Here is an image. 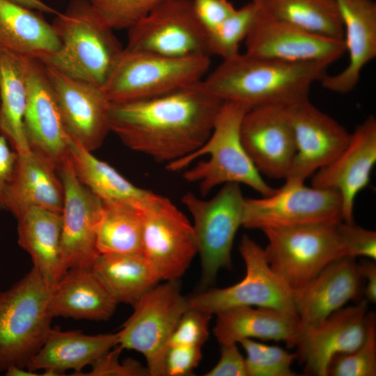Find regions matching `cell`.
<instances>
[{
  "mask_svg": "<svg viewBox=\"0 0 376 376\" xmlns=\"http://www.w3.org/2000/svg\"><path fill=\"white\" fill-rule=\"evenodd\" d=\"M17 220L19 246L29 253L33 267L52 288L67 272L61 256V213L33 207Z\"/></svg>",
  "mask_w": 376,
  "mask_h": 376,
  "instance_id": "obj_28",
  "label": "cell"
},
{
  "mask_svg": "<svg viewBox=\"0 0 376 376\" xmlns=\"http://www.w3.org/2000/svg\"><path fill=\"white\" fill-rule=\"evenodd\" d=\"M141 210L144 257L160 281H178L198 253L192 224L171 200L154 192Z\"/></svg>",
  "mask_w": 376,
  "mask_h": 376,
  "instance_id": "obj_11",
  "label": "cell"
},
{
  "mask_svg": "<svg viewBox=\"0 0 376 376\" xmlns=\"http://www.w3.org/2000/svg\"><path fill=\"white\" fill-rule=\"evenodd\" d=\"M245 198L240 185L226 183L210 199L191 192L182 203L193 218L194 228L202 266L204 283L213 282L222 268H230L231 251L235 235L242 226Z\"/></svg>",
  "mask_w": 376,
  "mask_h": 376,
  "instance_id": "obj_9",
  "label": "cell"
},
{
  "mask_svg": "<svg viewBox=\"0 0 376 376\" xmlns=\"http://www.w3.org/2000/svg\"><path fill=\"white\" fill-rule=\"evenodd\" d=\"M249 109L239 103L223 102L206 141L189 155L167 164L166 169L172 172L186 169L207 155V160L198 162L182 175L187 182L198 184L202 196L219 185L230 182L245 185L263 196L274 194L277 189L263 179L241 140L240 124Z\"/></svg>",
  "mask_w": 376,
  "mask_h": 376,
  "instance_id": "obj_4",
  "label": "cell"
},
{
  "mask_svg": "<svg viewBox=\"0 0 376 376\" xmlns=\"http://www.w3.org/2000/svg\"><path fill=\"white\" fill-rule=\"evenodd\" d=\"M210 56L173 57L124 48L102 87L111 102L148 98L201 81Z\"/></svg>",
  "mask_w": 376,
  "mask_h": 376,
  "instance_id": "obj_7",
  "label": "cell"
},
{
  "mask_svg": "<svg viewBox=\"0 0 376 376\" xmlns=\"http://www.w3.org/2000/svg\"><path fill=\"white\" fill-rule=\"evenodd\" d=\"M267 15L323 37L343 40L336 0H252Z\"/></svg>",
  "mask_w": 376,
  "mask_h": 376,
  "instance_id": "obj_33",
  "label": "cell"
},
{
  "mask_svg": "<svg viewBox=\"0 0 376 376\" xmlns=\"http://www.w3.org/2000/svg\"><path fill=\"white\" fill-rule=\"evenodd\" d=\"M43 14L10 0H0V48L38 59L56 52L60 41Z\"/></svg>",
  "mask_w": 376,
  "mask_h": 376,
  "instance_id": "obj_29",
  "label": "cell"
},
{
  "mask_svg": "<svg viewBox=\"0 0 376 376\" xmlns=\"http://www.w3.org/2000/svg\"><path fill=\"white\" fill-rule=\"evenodd\" d=\"M32 10L45 14L56 15L58 12L42 0H10Z\"/></svg>",
  "mask_w": 376,
  "mask_h": 376,
  "instance_id": "obj_47",
  "label": "cell"
},
{
  "mask_svg": "<svg viewBox=\"0 0 376 376\" xmlns=\"http://www.w3.org/2000/svg\"><path fill=\"white\" fill-rule=\"evenodd\" d=\"M26 99L24 57L0 48V134L17 154L31 150L24 127Z\"/></svg>",
  "mask_w": 376,
  "mask_h": 376,
  "instance_id": "obj_32",
  "label": "cell"
},
{
  "mask_svg": "<svg viewBox=\"0 0 376 376\" xmlns=\"http://www.w3.org/2000/svg\"><path fill=\"white\" fill-rule=\"evenodd\" d=\"M118 333L88 335L80 331H63L51 329L27 368L42 375H61L68 370L80 375L83 368L118 345Z\"/></svg>",
  "mask_w": 376,
  "mask_h": 376,
  "instance_id": "obj_26",
  "label": "cell"
},
{
  "mask_svg": "<svg viewBox=\"0 0 376 376\" xmlns=\"http://www.w3.org/2000/svg\"><path fill=\"white\" fill-rule=\"evenodd\" d=\"M129 50L173 57L210 56L191 0H166L128 29Z\"/></svg>",
  "mask_w": 376,
  "mask_h": 376,
  "instance_id": "obj_13",
  "label": "cell"
},
{
  "mask_svg": "<svg viewBox=\"0 0 376 376\" xmlns=\"http://www.w3.org/2000/svg\"><path fill=\"white\" fill-rule=\"evenodd\" d=\"M337 224L261 230L267 240L264 249L267 260L293 295L306 287L330 263L347 256Z\"/></svg>",
  "mask_w": 376,
  "mask_h": 376,
  "instance_id": "obj_6",
  "label": "cell"
},
{
  "mask_svg": "<svg viewBox=\"0 0 376 376\" xmlns=\"http://www.w3.org/2000/svg\"><path fill=\"white\" fill-rule=\"evenodd\" d=\"M51 24L60 47L39 60L71 77L102 87L124 47L90 0H70Z\"/></svg>",
  "mask_w": 376,
  "mask_h": 376,
  "instance_id": "obj_3",
  "label": "cell"
},
{
  "mask_svg": "<svg viewBox=\"0 0 376 376\" xmlns=\"http://www.w3.org/2000/svg\"><path fill=\"white\" fill-rule=\"evenodd\" d=\"M166 0H90L113 30L128 29Z\"/></svg>",
  "mask_w": 376,
  "mask_h": 376,
  "instance_id": "obj_38",
  "label": "cell"
},
{
  "mask_svg": "<svg viewBox=\"0 0 376 376\" xmlns=\"http://www.w3.org/2000/svg\"><path fill=\"white\" fill-rule=\"evenodd\" d=\"M92 152L70 138L69 159L79 180L103 202L142 207L152 191L134 185Z\"/></svg>",
  "mask_w": 376,
  "mask_h": 376,
  "instance_id": "obj_30",
  "label": "cell"
},
{
  "mask_svg": "<svg viewBox=\"0 0 376 376\" xmlns=\"http://www.w3.org/2000/svg\"><path fill=\"white\" fill-rule=\"evenodd\" d=\"M222 104L201 80L154 97L111 102L110 130L131 150L167 164L206 141Z\"/></svg>",
  "mask_w": 376,
  "mask_h": 376,
  "instance_id": "obj_1",
  "label": "cell"
},
{
  "mask_svg": "<svg viewBox=\"0 0 376 376\" xmlns=\"http://www.w3.org/2000/svg\"><path fill=\"white\" fill-rule=\"evenodd\" d=\"M91 269L118 304L134 306L161 281L143 255L100 253Z\"/></svg>",
  "mask_w": 376,
  "mask_h": 376,
  "instance_id": "obj_31",
  "label": "cell"
},
{
  "mask_svg": "<svg viewBox=\"0 0 376 376\" xmlns=\"http://www.w3.org/2000/svg\"><path fill=\"white\" fill-rule=\"evenodd\" d=\"M253 1L245 4L226 19L208 36L210 55H217L222 59L240 53V47L244 42L258 13Z\"/></svg>",
  "mask_w": 376,
  "mask_h": 376,
  "instance_id": "obj_35",
  "label": "cell"
},
{
  "mask_svg": "<svg viewBox=\"0 0 376 376\" xmlns=\"http://www.w3.org/2000/svg\"><path fill=\"white\" fill-rule=\"evenodd\" d=\"M64 188L61 256L66 270L91 268L100 254L97 233L103 202L76 176L70 159L58 171Z\"/></svg>",
  "mask_w": 376,
  "mask_h": 376,
  "instance_id": "obj_16",
  "label": "cell"
},
{
  "mask_svg": "<svg viewBox=\"0 0 376 376\" xmlns=\"http://www.w3.org/2000/svg\"><path fill=\"white\" fill-rule=\"evenodd\" d=\"M375 163L376 119L371 115L350 134L336 158L312 175L311 186L337 191L342 201L343 221L354 223V201L368 185Z\"/></svg>",
  "mask_w": 376,
  "mask_h": 376,
  "instance_id": "obj_20",
  "label": "cell"
},
{
  "mask_svg": "<svg viewBox=\"0 0 376 376\" xmlns=\"http://www.w3.org/2000/svg\"><path fill=\"white\" fill-rule=\"evenodd\" d=\"M286 109L296 151L284 184L304 183L336 158L347 146L350 134L308 98L286 107Z\"/></svg>",
  "mask_w": 376,
  "mask_h": 376,
  "instance_id": "obj_14",
  "label": "cell"
},
{
  "mask_svg": "<svg viewBox=\"0 0 376 376\" xmlns=\"http://www.w3.org/2000/svg\"><path fill=\"white\" fill-rule=\"evenodd\" d=\"M239 343L246 352L247 376H295L292 364L297 354L246 338Z\"/></svg>",
  "mask_w": 376,
  "mask_h": 376,
  "instance_id": "obj_36",
  "label": "cell"
},
{
  "mask_svg": "<svg viewBox=\"0 0 376 376\" xmlns=\"http://www.w3.org/2000/svg\"><path fill=\"white\" fill-rule=\"evenodd\" d=\"M368 301L343 307L334 312L317 326L302 329L297 356L304 364L306 373L328 376L333 358L357 350L366 333Z\"/></svg>",
  "mask_w": 376,
  "mask_h": 376,
  "instance_id": "obj_21",
  "label": "cell"
},
{
  "mask_svg": "<svg viewBox=\"0 0 376 376\" xmlns=\"http://www.w3.org/2000/svg\"><path fill=\"white\" fill-rule=\"evenodd\" d=\"M337 230L347 256L376 260L375 231L343 221L337 224Z\"/></svg>",
  "mask_w": 376,
  "mask_h": 376,
  "instance_id": "obj_40",
  "label": "cell"
},
{
  "mask_svg": "<svg viewBox=\"0 0 376 376\" xmlns=\"http://www.w3.org/2000/svg\"><path fill=\"white\" fill-rule=\"evenodd\" d=\"M361 276L355 258L342 257L327 265L294 295L301 329L320 324L361 292Z\"/></svg>",
  "mask_w": 376,
  "mask_h": 376,
  "instance_id": "obj_22",
  "label": "cell"
},
{
  "mask_svg": "<svg viewBox=\"0 0 376 376\" xmlns=\"http://www.w3.org/2000/svg\"><path fill=\"white\" fill-rule=\"evenodd\" d=\"M45 65L68 135L90 151L98 149L111 132V102L102 88Z\"/></svg>",
  "mask_w": 376,
  "mask_h": 376,
  "instance_id": "obj_18",
  "label": "cell"
},
{
  "mask_svg": "<svg viewBox=\"0 0 376 376\" xmlns=\"http://www.w3.org/2000/svg\"><path fill=\"white\" fill-rule=\"evenodd\" d=\"M211 316L209 313L188 308L177 324L169 346L183 345L202 347L209 336Z\"/></svg>",
  "mask_w": 376,
  "mask_h": 376,
  "instance_id": "obj_39",
  "label": "cell"
},
{
  "mask_svg": "<svg viewBox=\"0 0 376 376\" xmlns=\"http://www.w3.org/2000/svg\"><path fill=\"white\" fill-rule=\"evenodd\" d=\"M342 221V201L337 191L304 183L283 184L269 196L245 198L242 226L263 230Z\"/></svg>",
  "mask_w": 376,
  "mask_h": 376,
  "instance_id": "obj_12",
  "label": "cell"
},
{
  "mask_svg": "<svg viewBox=\"0 0 376 376\" xmlns=\"http://www.w3.org/2000/svg\"><path fill=\"white\" fill-rule=\"evenodd\" d=\"M117 304L91 268H74L51 288L48 311L52 318L105 321Z\"/></svg>",
  "mask_w": 376,
  "mask_h": 376,
  "instance_id": "obj_27",
  "label": "cell"
},
{
  "mask_svg": "<svg viewBox=\"0 0 376 376\" xmlns=\"http://www.w3.org/2000/svg\"><path fill=\"white\" fill-rule=\"evenodd\" d=\"M51 288L35 267L0 292V371L26 368L51 328Z\"/></svg>",
  "mask_w": 376,
  "mask_h": 376,
  "instance_id": "obj_5",
  "label": "cell"
},
{
  "mask_svg": "<svg viewBox=\"0 0 376 376\" xmlns=\"http://www.w3.org/2000/svg\"><path fill=\"white\" fill-rule=\"evenodd\" d=\"M17 155L4 194L5 210L16 219L33 207L61 213L64 188L57 169L31 150Z\"/></svg>",
  "mask_w": 376,
  "mask_h": 376,
  "instance_id": "obj_24",
  "label": "cell"
},
{
  "mask_svg": "<svg viewBox=\"0 0 376 376\" xmlns=\"http://www.w3.org/2000/svg\"><path fill=\"white\" fill-rule=\"evenodd\" d=\"M202 357L201 347L177 345L169 347L165 357V376L190 375Z\"/></svg>",
  "mask_w": 376,
  "mask_h": 376,
  "instance_id": "obj_42",
  "label": "cell"
},
{
  "mask_svg": "<svg viewBox=\"0 0 376 376\" xmlns=\"http://www.w3.org/2000/svg\"><path fill=\"white\" fill-rule=\"evenodd\" d=\"M336 1L348 63L338 73L326 74L320 82L328 91L345 94L355 88L362 70L376 56V4L372 0Z\"/></svg>",
  "mask_w": 376,
  "mask_h": 376,
  "instance_id": "obj_23",
  "label": "cell"
},
{
  "mask_svg": "<svg viewBox=\"0 0 376 376\" xmlns=\"http://www.w3.org/2000/svg\"><path fill=\"white\" fill-rule=\"evenodd\" d=\"M17 155L6 139L0 134V209L5 210L4 194L14 172Z\"/></svg>",
  "mask_w": 376,
  "mask_h": 376,
  "instance_id": "obj_45",
  "label": "cell"
},
{
  "mask_svg": "<svg viewBox=\"0 0 376 376\" xmlns=\"http://www.w3.org/2000/svg\"><path fill=\"white\" fill-rule=\"evenodd\" d=\"M258 8L244 40L245 52L285 62H317L328 65L345 53L343 40L308 32L267 15L258 6Z\"/></svg>",
  "mask_w": 376,
  "mask_h": 376,
  "instance_id": "obj_17",
  "label": "cell"
},
{
  "mask_svg": "<svg viewBox=\"0 0 376 376\" xmlns=\"http://www.w3.org/2000/svg\"><path fill=\"white\" fill-rule=\"evenodd\" d=\"M7 376H36L38 375L36 372L26 368L19 366H10L6 371Z\"/></svg>",
  "mask_w": 376,
  "mask_h": 376,
  "instance_id": "obj_48",
  "label": "cell"
},
{
  "mask_svg": "<svg viewBox=\"0 0 376 376\" xmlns=\"http://www.w3.org/2000/svg\"><path fill=\"white\" fill-rule=\"evenodd\" d=\"M375 260L369 259L358 264L359 273L366 280L364 288L365 299L368 302H376V265Z\"/></svg>",
  "mask_w": 376,
  "mask_h": 376,
  "instance_id": "obj_46",
  "label": "cell"
},
{
  "mask_svg": "<svg viewBox=\"0 0 376 376\" xmlns=\"http://www.w3.org/2000/svg\"><path fill=\"white\" fill-rule=\"evenodd\" d=\"M123 349L118 346L116 349L109 350L98 358L91 366V370L82 373L81 376H146L149 375L148 370L139 361L127 359L119 361V355Z\"/></svg>",
  "mask_w": 376,
  "mask_h": 376,
  "instance_id": "obj_41",
  "label": "cell"
},
{
  "mask_svg": "<svg viewBox=\"0 0 376 376\" xmlns=\"http://www.w3.org/2000/svg\"><path fill=\"white\" fill-rule=\"evenodd\" d=\"M240 136L261 175L285 179L296 151L286 107L263 105L249 109L241 121Z\"/></svg>",
  "mask_w": 376,
  "mask_h": 376,
  "instance_id": "obj_19",
  "label": "cell"
},
{
  "mask_svg": "<svg viewBox=\"0 0 376 376\" xmlns=\"http://www.w3.org/2000/svg\"><path fill=\"white\" fill-rule=\"evenodd\" d=\"M329 65L317 62L291 63L238 53L222 61L203 81L222 102L249 109L263 105L288 107L308 98L312 85Z\"/></svg>",
  "mask_w": 376,
  "mask_h": 376,
  "instance_id": "obj_2",
  "label": "cell"
},
{
  "mask_svg": "<svg viewBox=\"0 0 376 376\" xmlns=\"http://www.w3.org/2000/svg\"><path fill=\"white\" fill-rule=\"evenodd\" d=\"M194 13L207 36L235 10L228 0H191Z\"/></svg>",
  "mask_w": 376,
  "mask_h": 376,
  "instance_id": "obj_43",
  "label": "cell"
},
{
  "mask_svg": "<svg viewBox=\"0 0 376 376\" xmlns=\"http://www.w3.org/2000/svg\"><path fill=\"white\" fill-rule=\"evenodd\" d=\"M246 274L238 283L187 297L189 308L210 315L243 306L271 308L298 317L294 295L269 266L263 249L248 235L239 246Z\"/></svg>",
  "mask_w": 376,
  "mask_h": 376,
  "instance_id": "obj_10",
  "label": "cell"
},
{
  "mask_svg": "<svg viewBox=\"0 0 376 376\" xmlns=\"http://www.w3.org/2000/svg\"><path fill=\"white\" fill-rule=\"evenodd\" d=\"M215 315L213 334L221 345L258 338L282 341L292 347H297L300 338L299 318L274 308L243 306Z\"/></svg>",
  "mask_w": 376,
  "mask_h": 376,
  "instance_id": "obj_25",
  "label": "cell"
},
{
  "mask_svg": "<svg viewBox=\"0 0 376 376\" xmlns=\"http://www.w3.org/2000/svg\"><path fill=\"white\" fill-rule=\"evenodd\" d=\"M97 248L100 253L143 255L141 207L103 202Z\"/></svg>",
  "mask_w": 376,
  "mask_h": 376,
  "instance_id": "obj_34",
  "label": "cell"
},
{
  "mask_svg": "<svg viewBox=\"0 0 376 376\" xmlns=\"http://www.w3.org/2000/svg\"><path fill=\"white\" fill-rule=\"evenodd\" d=\"M27 99L24 118L30 149L47 160L57 171L69 158L70 137L47 75L37 58L24 57Z\"/></svg>",
  "mask_w": 376,
  "mask_h": 376,
  "instance_id": "obj_15",
  "label": "cell"
},
{
  "mask_svg": "<svg viewBox=\"0 0 376 376\" xmlns=\"http://www.w3.org/2000/svg\"><path fill=\"white\" fill-rule=\"evenodd\" d=\"M134 312L118 333L123 350L142 354L150 376H165V357L171 336L189 308L176 281H164L147 292L134 306Z\"/></svg>",
  "mask_w": 376,
  "mask_h": 376,
  "instance_id": "obj_8",
  "label": "cell"
},
{
  "mask_svg": "<svg viewBox=\"0 0 376 376\" xmlns=\"http://www.w3.org/2000/svg\"><path fill=\"white\" fill-rule=\"evenodd\" d=\"M328 375H376V316L373 312L366 316V333L363 343L354 351L333 358Z\"/></svg>",
  "mask_w": 376,
  "mask_h": 376,
  "instance_id": "obj_37",
  "label": "cell"
},
{
  "mask_svg": "<svg viewBox=\"0 0 376 376\" xmlns=\"http://www.w3.org/2000/svg\"><path fill=\"white\" fill-rule=\"evenodd\" d=\"M237 343L223 344L220 359L205 376H247L245 357Z\"/></svg>",
  "mask_w": 376,
  "mask_h": 376,
  "instance_id": "obj_44",
  "label": "cell"
}]
</instances>
